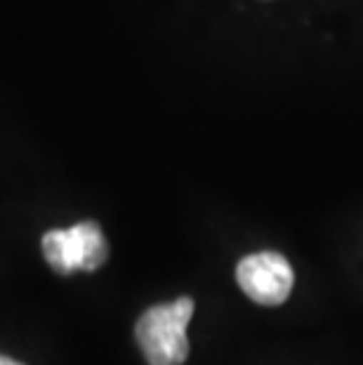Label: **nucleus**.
<instances>
[{"label":"nucleus","mask_w":363,"mask_h":365,"mask_svg":"<svg viewBox=\"0 0 363 365\" xmlns=\"http://www.w3.org/2000/svg\"><path fill=\"white\" fill-rule=\"evenodd\" d=\"M43 255L48 264L59 274H71L81 269V250L71 229H55L43 236Z\"/></svg>","instance_id":"nucleus-3"},{"label":"nucleus","mask_w":363,"mask_h":365,"mask_svg":"<svg viewBox=\"0 0 363 365\" xmlns=\"http://www.w3.org/2000/svg\"><path fill=\"white\" fill-rule=\"evenodd\" d=\"M194 316V299L180 297L156 304L140 316L135 337L149 365H182L189 359L187 325Z\"/></svg>","instance_id":"nucleus-1"},{"label":"nucleus","mask_w":363,"mask_h":365,"mask_svg":"<svg viewBox=\"0 0 363 365\" xmlns=\"http://www.w3.org/2000/svg\"><path fill=\"white\" fill-rule=\"evenodd\" d=\"M236 281L252 302L262 307H279L290 297L295 274L290 262L279 252H255L238 262Z\"/></svg>","instance_id":"nucleus-2"},{"label":"nucleus","mask_w":363,"mask_h":365,"mask_svg":"<svg viewBox=\"0 0 363 365\" xmlns=\"http://www.w3.org/2000/svg\"><path fill=\"white\" fill-rule=\"evenodd\" d=\"M76 240L81 250V269L83 271H97L109 257V243L99 229L97 222H81L73 227Z\"/></svg>","instance_id":"nucleus-4"},{"label":"nucleus","mask_w":363,"mask_h":365,"mask_svg":"<svg viewBox=\"0 0 363 365\" xmlns=\"http://www.w3.org/2000/svg\"><path fill=\"white\" fill-rule=\"evenodd\" d=\"M0 365H24V363L12 361V359H7V356H0Z\"/></svg>","instance_id":"nucleus-5"}]
</instances>
